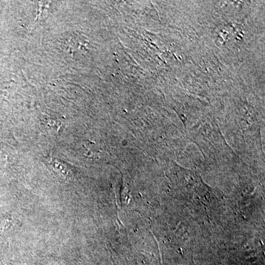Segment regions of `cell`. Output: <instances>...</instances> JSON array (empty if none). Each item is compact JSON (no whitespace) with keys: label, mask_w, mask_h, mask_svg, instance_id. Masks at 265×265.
Listing matches in <instances>:
<instances>
[{"label":"cell","mask_w":265,"mask_h":265,"mask_svg":"<svg viewBox=\"0 0 265 265\" xmlns=\"http://www.w3.org/2000/svg\"><path fill=\"white\" fill-rule=\"evenodd\" d=\"M49 166L56 177L65 183L74 180L78 172L72 165L56 158L50 160Z\"/></svg>","instance_id":"obj_1"},{"label":"cell","mask_w":265,"mask_h":265,"mask_svg":"<svg viewBox=\"0 0 265 265\" xmlns=\"http://www.w3.org/2000/svg\"><path fill=\"white\" fill-rule=\"evenodd\" d=\"M86 45V38L78 35H74L70 38V40H66L64 48L66 52L72 54L78 52L85 54Z\"/></svg>","instance_id":"obj_2"}]
</instances>
